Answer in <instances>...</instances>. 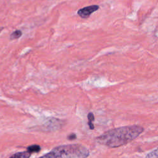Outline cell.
<instances>
[{
    "instance_id": "obj_1",
    "label": "cell",
    "mask_w": 158,
    "mask_h": 158,
    "mask_svg": "<svg viewBox=\"0 0 158 158\" xmlns=\"http://www.w3.org/2000/svg\"><path fill=\"white\" fill-rule=\"evenodd\" d=\"M143 131L142 127L136 125L121 127L104 132L96 138V141L108 148H118L136 139Z\"/></svg>"
},
{
    "instance_id": "obj_2",
    "label": "cell",
    "mask_w": 158,
    "mask_h": 158,
    "mask_svg": "<svg viewBox=\"0 0 158 158\" xmlns=\"http://www.w3.org/2000/svg\"><path fill=\"white\" fill-rule=\"evenodd\" d=\"M89 154V150L85 146L69 144L58 146L39 158H87Z\"/></svg>"
},
{
    "instance_id": "obj_3",
    "label": "cell",
    "mask_w": 158,
    "mask_h": 158,
    "mask_svg": "<svg viewBox=\"0 0 158 158\" xmlns=\"http://www.w3.org/2000/svg\"><path fill=\"white\" fill-rule=\"evenodd\" d=\"M99 9V6L98 5H91L86 7H84L83 8L80 9L77 11V14L82 19H87L90 15L96 12Z\"/></svg>"
},
{
    "instance_id": "obj_4",
    "label": "cell",
    "mask_w": 158,
    "mask_h": 158,
    "mask_svg": "<svg viewBox=\"0 0 158 158\" xmlns=\"http://www.w3.org/2000/svg\"><path fill=\"white\" fill-rule=\"evenodd\" d=\"M31 156V153L28 151H23L17 152L12 156H11L9 158H30Z\"/></svg>"
},
{
    "instance_id": "obj_5",
    "label": "cell",
    "mask_w": 158,
    "mask_h": 158,
    "mask_svg": "<svg viewBox=\"0 0 158 158\" xmlns=\"http://www.w3.org/2000/svg\"><path fill=\"white\" fill-rule=\"evenodd\" d=\"M22 35V31L20 30H16L14 31L12 33H11V34L10 35V39L11 40H17L20 38Z\"/></svg>"
},
{
    "instance_id": "obj_6",
    "label": "cell",
    "mask_w": 158,
    "mask_h": 158,
    "mask_svg": "<svg viewBox=\"0 0 158 158\" xmlns=\"http://www.w3.org/2000/svg\"><path fill=\"white\" fill-rule=\"evenodd\" d=\"M40 150H41V147L38 144H33V145L29 146L27 148V151L30 152L31 154L32 152H38Z\"/></svg>"
},
{
    "instance_id": "obj_7",
    "label": "cell",
    "mask_w": 158,
    "mask_h": 158,
    "mask_svg": "<svg viewBox=\"0 0 158 158\" xmlns=\"http://www.w3.org/2000/svg\"><path fill=\"white\" fill-rule=\"evenodd\" d=\"M145 158H157V149H156L153 151L148 154Z\"/></svg>"
},
{
    "instance_id": "obj_8",
    "label": "cell",
    "mask_w": 158,
    "mask_h": 158,
    "mask_svg": "<svg viewBox=\"0 0 158 158\" xmlns=\"http://www.w3.org/2000/svg\"><path fill=\"white\" fill-rule=\"evenodd\" d=\"M88 122H93L94 120V117L92 112H89L88 114Z\"/></svg>"
},
{
    "instance_id": "obj_9",
    "label": "cell",
    "mask_w": 158,
    "mask_h": 158,
    "mask_svg": "<svg viewBox=\"0 0 158 158\" xmlns=\"http://www.w3.org/2000/svg\"><path fill=\"white\" fill-rule=\"evenodd\" d=\"M76 138H77L76 135L74 134V133H72V134H70V135H69L68 136L67 139H69V140H73V139H76Z\"/></svg>"
},
{
    "instance_id": "obj_10",
    "label": "cell",
    "mask_w": 158,
    "mask_h": 158,
    "mask_svg": "<svg viewBox=\"0 0 158 158\" xmlns=\"http://www.w3.org/2000/svg\"><path fill=\"white\" fill-rule=\"evenodd\" d=\"M3 29H4V27H0V33H1V32L3 30Z\"/></svg>"
}]
</instances>
